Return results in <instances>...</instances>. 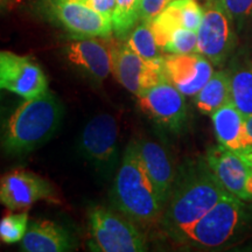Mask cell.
Listing matches in <instances>:
<instances>
[{"instance_id":"11","label":"cell","mask_w":252,"mask_h":252,"mask_svg":"<svg viewBox=\"0 0 252 252\" xmlns=\"http://www.w3.org/2000/svg\"><path fill=\"white\" fill-rule=\"evenodd\" d=\"M181 94L167 80L137 96L140 109L159 125L180 132L187 122V104Z\"/></svg>"},{"instance_id":"8","label":"cell","mask_w":252,"mask_h":252,"mask_svg":"<svg viewBox=\"0 0 252 252\" xmlns=\"http://www.w3.org/2000/svg\"><path fill=\"white\" fill-rule=\"evenodd\" d=\"M118 133L117 122L109 113H102L90 119L82 131L81 152L99 172L110 174L116 167Z\"/></svg>"},{"instance_id":"28","label":"cell","mask_w":252,"mask_h":252,"mask_svg":"<svg viewBox=\"0 0 252 252\" xmlns=\"http://www.w3.org/2000/svg\"><path fill=\"white\" fill-rule=\"evenodd\" d=\"M75 1L89 6V7L97 11L98 13L103 14L105 18L113 20L116 9V0H75Z\"/></svg>"},{"instance_id":"24","label":"cell","mask_w":252,"mask_h":252,"mask_svg":"<svg viewBox=\"0 0 252 252\" xmlns=\"http://www.w3.org/2000/svg\"><path fill=\"white\" fill-rule=\"evenodd\" d=\"M197 32L178 28L172 34L168 43L163 48L165 54H189L196 53Z\"/></svg>"},{"instance_id":"9","label":"cell","mask_w":252,"mask_h":252,"mask_svg":"<svg viewBox=\"0 0 252 252\" xmlns=\"http://www.w3.org/2000/svg\"><path fill=\"white\" fill-rule=\"evenodd\" d=\"M0 90L13 93L25 99L35 98L49 90L48 80L32 56L0 49Z\"/></svg>"},{"instance_id":"7","label":"cell","mask_w":252,"mask_h":252,"mask_svg":"<svg viewBox=\"0 0 252 252\" xmlns=\"http://www.w3.org/2000/svg\"><path fill=\"white\" fill-rule=\"evenodd\" d=\"M112 74L119 83L135 96L166 80L163 60L150 62L130 48L125 40H112Z\"/></svg>"},{"instance_id":"6","label":"cell","mask_w":252,"mask_h":252,"mask_svg":"<svg viewBox=\"0 0 252 252\" xmlns=\"http://www.w3.org/2000/svg\"><path fill=\"white\" fill-rule=\"evenodd\" d=\"M234 24L220 0H207L197 30L196 53L206 56L216 67L224 64L237 45Z\"/></svg>"},{"instance_id":"31","label":"cell","mask_w":252,"mask_h":252,"mask_svg":"<svg viewBox=\"0 0 252 252\" xmlns=\"http://www.w3.org/2000/svg\"><path fill=\"white\" fill-rule=\"evenodd\" d=\"M245 125H247L248 133L250 134V137L252 138V115L245 117Z\"/></svg>"},{"instance_id":"13","label":"cell","mask_w":252,"mask_h":252,"mask_svg":"<svg viewBox=\"0 0 252 252\" xmlns=\"http://www.w3.org/2000/svg\"><path fill=\"white\" fill-rule=\"evenodd\" d=\"M112 37H76L65 46L68 61L90 78L103 82L112 72Z\"/></svg>"},{"instance_id":"14","label":"cell","mask_w":252,"mask_h":252,"mask_svg":"<svg viewBox=\"0 0 252 252\" xmlns=\"http://www.w3.org/2000/svg\"><path fill=\"white\" fill-rule=\"evenodd\" d=\"M53 17L75 37L110 36L112 20L75 0H49Z\"/></svg>"},{"instance_id":"12","label":"cell","mask_w":252,"mask_h":252,"mask_svg":"<svg viewBox=\"0 0 252 252\" xmlns=\"http://www.w3.org/2000/svg\"><path fill=\"white\" fill-rule=\"evenodd\" d=\"M214 74V64L198 53L163 55V75L187 97H194Z\"/></svg>"},{"instance_id":"20","label":"cell","mask_w":252,"mask_h":252,"mask_svg":"<svg viewBox=\"0 0 252 252\" xmlns=\"http://www.w3.org/2000/svg\"><path fill=\"white\" fill-rule=\"evenodd\" d=\"M231 100L228 70L214 71L206 86L194 96L196 109L203 115L212 116L216 110Z\"/></svg>"},{"instance_id":"18","label":"cell","mask_w":252,"mask_h":252,"mask_svg":"<svg viewBox=\"0 0 252 252\" xmlns=\"http://www.w3.org/2000/svg\"><path fill=\"white\" fill-rule=\"evenodd\" d=\"M74 249V239L67 230L48 220L30 223L20 247L25 252H65Z\"/></svg>"},{"instance_id":"3","label":"cell","mask_w":252,"mask_h":252,"mask_svg":"<svg viewBox=\"0 0 252 252\" xmlns=\"http://www.w3.org/2000/svg\"><path fill=\"white\" fill-rule=\"evenodd\" d=\"M111 201L116 209L137 225L159 222L163 206L141 163L137 141L126 147L113 181Z\"/></svg>"},{"instance_id":"19","label":"cell","mask_w":252,"mask_h":252,"mask_svg":"<svg viewBox=\"0 0 252 252\" xmlns=\"http://www.w3.org/2000/svg\"><path fill=\"white\" fill-rule=\"evenodd\" d=\"M231 102L243 115H252V60L236 59L228 70Z\"/></svg>"},{"instance_id":"4","label":"cell","mask_w":252,"mask_h":252,"mask_svg":"<svg viewBox=\"0 0 252 252\" xmlns=\"http://www.w3.org/2000/svg\"><path fill=\"white\" fill-rule=\"evenodd\" d=\"M251 223L252 207L228 194L198 220L179 243L200 250L223 248L241 237Z\"/></svg>"},{"instance_id":"23","label":"cell","mask_w":252,"mask_h":252,"mask_svg":"<svg viewBox=\"0 0 252 252\" xmlns=\"http://www.w3.org/2000/svg\"><path fill=\"white\" fill-rule=\"evenodd\" d=\"M28 229V213H9L0 220V239L4 243L13 244L24 238Z\"/></svg>"},{"instance_id":"15","label":"cell","mask_w":252,"mask_h":252,"mask_svg":"<svg viewBox=\"0 0 252 252\" xmlns=\"http://www.w3.org/2000/svg\"><path fill=\"white\" fill-rule=\"evenodd\" d=\"M204 158L226 190L244 200L245 184L252 173V156L236 153L219 144L208 151Z\"/></svg>"},{"instance_id":"30","label":"cell","mask_w":252,"mask_h":252,"mask_svg":"<svg viewBox=\"0 0 252 252\" xmlns=\"http://www.w3.org/2000/svg\"><path fill=\"white\" fill-rule=\"evenodd\" d=\"M244 200L245 201H252V173L250 175H249L247 184H245Z\"/></svg>"},{"instance_id":"29","label":"cell","mask_w":252,"mask_h":252,"mask_svg":"<svg viewBox=\"0 0 252 252\" xmlns=\"http://www.w3.org/2000/svg\"><path fill=\"white\" fill-rule=\"evenodd\" d=\"M18 0H0V14L8 12L14 5L17 4Z\"/></svg>"},{"instance_id":"16","label":"cell","mask_w":252,"mask_h":252,"mask_svg":"<svg viewBox=\"0 0 252 252\" xmlns=\"http://www.w3.org/2000/svg\"><path fill=\"white\" fill-rule=\"evenodd\" d=\"M137 145L141 163L165 208L176 176L171 157L165 147L156 141L140 140Z\"/></svg>"},{"instance_id":"5","label":"cell","mask_w":252,"mask_h":252,"mask_svg":"<svg viewBox=\"0 0 252 252\" xmlns=\"http://www.w3.org/2000/svg\"><path fill=\"white\" fill-rule=\"evenodd\" d=\"M90 249L99 252H144L146 238L133 220L117 209L94 207L88 214Z\"/></svg>"},{"instance_id":"2","label":"cell","mask_w":252,"mask_h":252,"mask_svg":"<svg viewBox=\"0 0 252 252\" xmlns=\"http://www.w3.org/2000/svg\"><path fill=\"white\" fill-rule=\"evenodd\" d=\"M63 108L48 90L39 97L25 99L5 126L2 147L11 156H26L47 143L60 127Z\"/></svg>"},{"instance_id":"21","label":"cell","mask_w":252,"mask_h":252,"mask_svg":"<svg viewBox=\"0 0 252 252\" xmlns=\"http://www.w3.org/2000/svg\"><path fill=\"white\" fill-rule=\"evenodd\" d=\"M126 43L138 55L150 62H161L165 53L158 46L150 23L139 21L125 39Z\"/></svg>"},{"instance_id":"10","label":"cell","mask_w":252,"mask_h":252,"mask_svg":"<svg viewBox=\"0 0 252 252\" xmlns=\"http://www.w3.org/2000/svg\"><path fill=\"white\" fill-rule=\"evenodd\" d=\"M56 201V191L42 176L26 169H14L0 178V204L11 212L28 210L39 201Z\"/></svg>"},{"instance_id":"25","label":"cell","mask_w":252,"mask_h":252,"mask_svg":"<svg viewBox=\"0 0 252 252\" xmlns=\"http://www.w3.org/2000/svg\"><path fill=\"white\" fill-rule=\"evenodd\" d=\"M179 2L184 28L197 32L203 18V9L195 0H179Z\"/></svg>"},{"instance_id":"26","label":"cell","mask_w":252,"mask_h":252,"mask_svg":"<svg viewBox=\"0 0 252 252\" xmlns=\"http://www.w3.org/2000/svg\"><path fill=\"white\" fill-rule=\"evenodd\" d=\"M220 2L239 27L252 18V0H220Z\"/></svg>"},{"instance_id":"22","label":"cell","mask_w":252,"mask_h":252,"mask_svg":"<svg viewBox=\"0 0 252 252\" xmlns=\"http://www.w3.org/2000/svg\"><path fill=\"white\" fill-rule=\"evenodd\" d=\"M141 0H116L113 15V32L116 36L125 40L135 25L139 23Z\"/></svg>"},{"instance_id":"1","label":"cell","mask_w":252,"mask_h":252,"mask_svg":"<svg viewBox=\"0 0 252 252\" xmlns=\"http://www.w3.org/2000/svg\"><path fill=\"white\" fill-rule=\"evenodd\" d=\"M228 194L231 193L219 181L206 158L187 161L176 171L171 195L159 220L162 231L179 243L191 226Z\"/></svg>"},{"instance_id":"27","label":"cell","mask_w":252,"mask_h":252,"mask_svg":"<svg viewBox=\"0 0 252 252\" xmlns=\"http://www.w3.org/2000/svg\"><path fill=\"white\" fill-rule=\"evenodd\" d=\"M173 0H141L139 21L151 23Z\"/></svg>"},{"instance_id":"17","label":"cell","mask_w":252,"mask_h":252,"mask_svg":"<svg viewBox=\"0 0 252 252\" xmlns=\"http://www.w3.org/2000/svg\"><path fill=\"white\" fill-rule=\"evenodd\" d=\"M216 139L236 153L252 156V138L248 133L245 116L229 100L212 115Z\"/></svg>"}]
</instances>
